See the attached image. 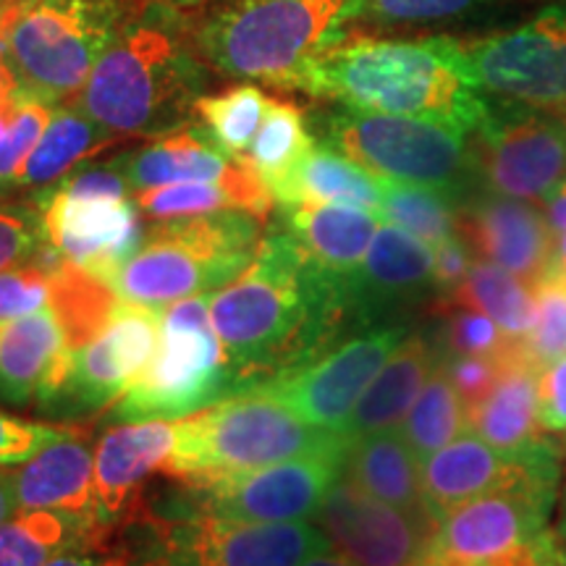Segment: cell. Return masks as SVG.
I'll return each mask as SVG.
<instances>
[{
    "mask_svg": "<svg viewBox=\"0 0 566 566\" xmlns=\"http://www.w3.org/2000/svg\"><path fill=\"white\" fill-rule=\"evenodd\" d=\"M349 313L342 279L317 268L281 223L260 239L252 263L210 294L239 391L307 365Z\"/></svg>",
    "mask_w": 566,
    "mask_h": 566,
    "instance_id": "1",
    "label": "cell"
},
{
    "mask_svg": "<svg viewBox=\"0 0 566 566\" xmlns=\"http://www.w3.org/2000/svg\"><path fill=\"white\" fill-rule=\"evenodd\" d=\"M300 90L344 108L424 118L464 134L491 118L467 48L449 38L349 34L317 55Z\"/></svg>",
    "mask_w": 566,
    "mask_h": 566,
    "instance_id": "2",
    "label": "cell"
},
{
    "mask_svg": "<svg viewBox=\"0 0 566 566\" xmlns=\"http://www.w3.org/2000/svg\"><path fill=\"white\" fill-rule=\"evenodd\" d=\"M184 19L147 3L95 63L76 108L122 139H153L195 124L210 66Z\"/></svg>",
    "mask_w": 566,
    "mask_h": 566,
    "instance_id": "3",
    "label": "cell"
},
{
    "mask_svg": "<svg viewBox=\"0 0 566 566\" xmlns=\"http://www.w3.org/2000/svg\"><path fill=\"white\" fill-rule=\"evenodd\" d=\"M365 0H212L195 13L192 38L221 76L300 90L302 76L349 27Z\"/></svg>",
    "mask_w": 566,
    "mask_h": 566,
    "instance_id": "4",
    "label": "cell"
},
{
    "mask_svg": "<svg viewBox=\"0 0 566 566\" xmlns=\"http://www.w3.org/2000/svg\"><path fill=\"white\" fill-rule=\"evenodd\" d=\"M126 522L129 566H300L331 548L315 522L229 520L197 506L187 488Z\"/></svg>",
    "mask_w": 566,
    "mask_h": 566,
    "instance_id": "5",
    "label": "cell"
},
{
    "mask_svg": "<svg viewBox=\"0 0 566 566\" xmlns=\"http://www.w3.org/2000/svg\"><path fill=\"white\" fill-rule=\"evenodd\" d=\"M166 475L184 485L258 470L283 459L346 451L349 438L310 424L263 388H247L181 417Z\"/></svg>",
    "mask_w": 566,
    "mask_h": 566,
    "instance_id": "6",
    "label": "cell"
},
{
    "mask_svg": "<svg viewBox=\"0 0 566 566\" xmlns=\"http://www.w3.org/2000/svg\"><path fill=\"white\" fill-rule=\"evenodd\" d=\"M145 6L147 0H11L0 6V53L27 92L51 105L69 103Z\"/></svg>",
    "mask_w": 566,
    "mask_h": 566,
    "instance_id": "7",
    "label": "cell"
},
{
    "mask_svg": "<svg viewBox=\"0 0 566 566\" xmlns=\"http://www.w3.org/2000/svg\"><path fill=\"white\" fill-rule=\"evenodd\" d=\"M263 239V218L244 210L168 218L145 231L139 250L111 279L124 302L168 307L212 294L252 263Z\"/></svg>",
    "mask_w": 566,
    "mask_h": 566,
    "instance_id": "8",
    "label": "cell"
},
{
    "mask_svg": "<svg viewBox=\"0 0 566 566\" xmlns=\"http://www.w3.org/2000/svg\"><path fill=\"white\" fill-rule=\"evenodd\" d=\"M233 394H239V378L212 325L210 294H197L163 310L153 359L113 405V417L179 420Z\"/></svg>",
    "mask_w": 566,
    "mask_h": 566,
    "instance_id": "9",
    "label": "cell"
},
{
    "mask_svg": "<svg viewBox=\"0 0 566 566\" xmlns=\"http://www.w3.org/2000/svg\"><path fill=\"white\" fill-rule=\"evenodd\" d=\"M556 488L488 493L438 516L420 566H546L554 562Z\"/></svg>",
    "mask_w": 566,
    "mask_h": 566,
    "instance_id": "10",
    "label": "cell"
},
{
    "mask_svg": "<svg viewBox=\"0 0 566 566\" xmlns=\"http://www.w3.org/2000/svg\"><path fill=\"white\" fill-rule=\"evenodd\" d=\"M323 126L331 147L388 181L451 192L472 168L467 134L446 124L342 108Z\"/></svg>",
    "mask_w": 566,
    "mask_h": 566,
    "instance_id": "11",
    "label": "cell"
},
{
    "mask_svg": "<svg viewBox=\"0 0 566 566\" xmlns=\"http://www.w3.org/2000/svg\"><path fill=\"white\" fill-rule=\"evenodd\" d=\"M464 48L485 95L566 122V6Z\"/></svg>",
    "mask_w": 566,
    "mask_h": 566,
    "instance_id": "12",
    "label": "cell"
},
{
    "mask_svg": "<svg viewBox=\"0 0 566 566\" xmlns=\"http://www.w3.org/2000/svg\"><path fill=\"white\" fill-rule=\"evenodd\" d=\"M346 451L294 457L233 472L202 485H184L205 512L242 522H307L344 475Z\"/></svg>",
    "mask_w": 566,
    "mask_h": 566,
    "instance_id": "13",
    "label": "cell"
},
{
    "mask_svg": "<svg viewBox=\"0 0 566 566\" xmlns=\"http://www.w3.org/2000/svg\"><path fill=\"white\" fill-rule=\"evenodd\" d=\"M405 338V325L370 328L254 388L275 396L310 424L344 433L357 401Z\"/></svg>",
    "mask_w": 566,
    "mask_h": 566,
    "instance_id": "14",
    "label": "cell"
},
{
    "mask_svg": "<svg viewBox=\"0 0 566 566\" xmlns=\"http://www.w3.org/2000/svg\"><path fill=\"white\" fill-rule=\"evenodd\" d=\"M160 321V307L118 302L101 334L74 352L66 386L48 409L80 417L116 405L153 359Z\"/></svg>",
    "mask_w": 566,
    "mask_h": 566,
    "instance_id": "15",
    "label": "cell"
},
{
    "mask_svg": "<svg viewBox=\"0 0 566 566\" xmlns=\"http://www.w3.org/2000/svg\"><path fill=\"white\" fill-rule=\"evenodd\" d=\"M315 525L331 548L357 566H420L436 516L386 504L344 475L317 509Z\"/></svg>",
    "mask_w": 566,
    "mask_h": 566,
    "instance_id": "16",
    "label": "cell"
},
{
    "mask_svg": "<svg viewBox=\"0 0 566 566\" xmlns=\"http://www.w3.org/2000/svg\"><path fill=\"white\" fill-rule=\"evenodd\" d=\"M38 208L48 247L108 286L145 239L129 197H74L53 187L38 197Z\"/></svg>",
    "mask_w": 566,
    "mask_h": 566,
    "instance_id": "17",
    "label": "cell"
},
{
    "mask_svg": "<svg viewBox=\"0 0 566 566\" xmlns=\"http://www.w3.org/2000/svg\"><path fill=\"white\" fill-rule=\"evenodd\" d=\"M480 134V168L493 192L546 202L566 181V122L535 111L488 118Z\"/></svg>",
    "mask_w": 566,
    "mask_h": 566,
    "instance_id": "18",
    "label": "cell"
},
{
    "mask_svg": "<svg viewBox=\"0 0 566 566\" xmlns=\"http://www.w3.org/2000/svg\"><path fill=\"white\" fill-rule=\"evenodd\" d=\"M558 475V454L537 459L506 457L472 430H464L420 462L422 499L436 522L464 501L488 493L556 488Z\"/></svg>",
    "mask_w": 566,
    "mask_h": 566,
    "instance_id": "19",
    "label": "cell"
},
{
    "mask_svg": "<svg viewBox=\"0 0 566 566\" xmlns=\"http://www.w3.org/2000/svg\"><path fill=\"white\" fill-rule=\"evenodd\" d=\"M71 363L74 352L51 307L0 321V405L48 409Z\"/></svg>",
    "mask_w": 566,
    "mask_h": 566,
    "instance_id": "20",
    "label": "cell"
},
{
    "mask_svg": "<svg viewBox=\"0 0 566 566\" xmlns=\"http://www.w3.org/2000/svg\"><path fill=\"white\" fill-rule=\"evenodd\" d=\"M179 424L171 420L126 422L105 430L95 454V499L105 525L116 530L137 512L142 485L166 470Z\"/></svg>",
    "mask_w": 566,
    "mask_h": 566,
    "instance_id": "21",
    "label": "cell"
},
{
    "mask_svg": "<svg viewBox=\"0 0 566 566\" xmlns=\"http://www.w3.org/2000/svg\"><path fill=\"white\" fill-rule=\"evenodd\" d=\"M457 231L470 250L535 286L551 271L556 237L548 216L525 200L495 197L457 218Z\"/></svg>",
    "mask_w": 566,
    "mask_h": 566,
    "instance_id": "22",
    "label": "cell"
},
{
    "mask_svg": "<svg viewBox=\"0 0 566 566\" xmlns=\"http://www.w3.org/2000/svg\"><path fill=\"white\" fill-rule=\"evenodd\" d=\"M537 370L527 344L516 342L501 357V378L483 405L470 409V430L495 451L516 459L558 454L537 422Z\"/></svg>",
    "mask_w": 566,
    "mask_h": 566,
    "instance_id": "23",
    "label": "cell"
},
{
    "mask_svg": "<svg viewBox=\"0 0 566 566\" xmlns=\"http://www.w3.org/2000/svg\"><path fill=\"white\" fill-rule=\"evenodd\" d=\"M433 263L436 254L428 242L401 226L380 223L359 268L338 275L346 304L367 315L388 304L415 300L428 289H436Z\"/></svg>",
    "mask_w": 566,
    "mask_h": 566,
    "instance_id": "24",
    "label": "cell"
},
{
    "mask_svg": "<svg viewBox=\"0 0 566 566\" xmlns=\"http://www.w3.org/2000/svg\"><path fill=\"white\" fill-rule=\"evenodd\" d=\"M11 478L19 509L90 516L105 525L95 499V459L90 454V446L76 436L48 443L38 454L21 462Z\"/></svg>",
    "mask_w": 566,
    "mask_h": 566,
    "instance_id": "25",
    "label": "cell"
},
{
    "mask_svg": "<svg viewBox=\"0 0 566 566\" xmlns=\"http://www.w3.org/2000/svg\"><path fill=\"white\" fill-rule=\"evenodd\" d=\"M281 226L317 268L331 275H346L365 260L380 229V216L354 205L302 202L283 208Z\"/></svg>",
    "mask_w": 566,
    "mask_h": 566,
    "instance_id": "26",
    "label": "cell"
},
{
    "mask_svg": "<svg viewBox=\"0 0 566 566\" xmlns=\"http://www.w3.org/2000/svg\"><path fill=\"white\" fill-rule=\"evenodd\" d=\"M116 166L132 192H142L184 181H221L233 171L237 160L229 158L200 124H189L153 137L139 150L116 158Z\"/></svg>",
    "mask_w": 566,
    "mask_h": 566,
    "instance_id": "27",
    "label": "cell"
},
{
    "mask_svg": "<svg viewBox=\"0 0 566 566\" xmlns=\"http://www.w3.org/2000/svg\"><path fill=\"white\" fill-rule=\"evenodd\" d=\"M438 363L441 354L433 344L422 336H407L357 401L344 424V436L352 441L399 428Z\"/></svg>",
    "mask_w": 566,
    "mask_h": 566,
    "instance_id": "28",
    "label": "cell"
},
{
    "mask_svg": "<svg viewBox=\"0 0 566 566\" xmlns=\"http://www.w3.org/2000/svg\"><path fill=\"white\" fill-rule=\"evenodd\" d=\"M134 202L139 212L155 221L208 216L221 210H244L265 221L275 200L265 181L244 160H237L233 171L221 181H184L142 189L134 192Z\"/></svg>",
    "mask_w": 566,
    "mask_h": 566,
    "instance_id": "29",
    "label": "cell"
},
{
    "mask_svg": "<svg viewBox=\"0 0 566 566\" xmlns=\"http://www.w3.org/2000/svg\"><path fill=\"white\" fill-rule=\"evenodd\" d=\"M344 478L386 504L407 512H428L422 499L420 459L409 449L399 428L352 438L344 457Z\"/></svg>",
    "mask_w": 566,
    "mask_h": 566,
    "instance_id": "30",
    "label": "cell"
},
{
    "mask_svg": "<svg viewBox=\"0 0 566 566\" xmlns=\"http://www.w3.org/2000/svg\"><path fill=\"white\" fill-rule=\"evenodd\" d=\"M273 200L281 208L302 202H336L378 212L384 200V179L349 155L338 153L336 147L313 145L292 176L273 189Z\"/></svg>",
    "mask_w": 566,
    "mask_h": 566,
    "instance_id": "31",
    "label": "cell"
},
{
    "mask_svg": "<svg viewBox=\"0 0 566 566\" xmlns=\"http://www.w3.org/2000/svg\"><path fill=\"white\" fill-rule=\"evenodd\" d=\"M113 530L101 520L48 509H19L0 522V566H45L74 548L103 546Z\"/></svg>",
    "mask_w": 566,
    "mask_h": 566,
    "instance_id": "32",
    "label": "cell"
},
{
    "mask_svg": "<svg viewBox=\"0 0 566 566\" xmlns=\"http://www.w3.org/2000/svg\"><path fill=\"white\" fill-rule=\"evenodd\" d=\"M122 137L105 129L97 122H92L87 113H82L76 105H61L53 111L51 124L42 134L38 147L30 153L17 187H48V184L61 181L87 158H95L97 153L118 145Z\"/></svg>",
    "mask_w": 566,
    "mask_h": 566,
    "instance_id": "33",
    "label": "cell"
},
{
    "mask_svg": "<svg viewBox=\"0 0 566 566\" xmlns=\"http://www.w3.org/2000/svg\"><path fill=\"white\" fill-rule=\"evenodd\" d=\"M451 304L472 307L499 323L509 338L527 342L535 323L533 286L491 260H472L470 273L449 294Z\"/></svg>",
    "mask_w": 566,
    "mask_h": 566,
    "instance_id": "34",
    "label": "cell"
},
{
    "mask_svg": "<svg viewBox=\"0 0 566 566\" xmlns=\"http://www.w3.org/2000/svg\"><path fill=\"white\" fill-rule=\"evenodd\" d=\"M118 302V294L103 279L55 254L51 310L71 352H80L101 334Z\"/></svg>",
    "mask_w": 566,
    "mask_h": 566,
    "instance_id": "35",
    "label": "cell"
},
{
    "mask_svg": "<svg viewBox=\"0 0 566 566\" xmlns=\"http://www.w3.org/2000/svg\"><path fill=\"white\" fill-rule=\"evenodd\" d=\"M313 145L315 142L310 137L300 105L271 97L258 137L242 160L265 181L273 195V189L292 176L304 155L313 150Z\"/></svg>",
    "mask_w": 566,
    "mask_h": 566,
    "instance_id": "36",
    "label": "cell"
},
{
    "mask_svg": "<svg viewBox=\"0 0 566 566\" xmlns=\"http://www.w3.org/2000/svg\"><path fill=\"white\" fill-rule=\"evenodd\" d=\"M464 430H470V412H467V405L451 384V378L446 375L443 365L438 363L412 409L401 420L399 433L405 436L409 449L422 462L424 457L443 449Z\"/></svg>",
    "mask_w": 566,
    "mask_h": 566,
    "instance_id": "37",
    "label": "cell"
},
{
    "mask_svg": "<svg viewBox=\"0 0 566 566\" xmlns=\"http://www.w3.org/2000/svg\"><path fill=\"white\" fill-rule=\"evenodd\" d=\"M268 103L271 97L258 84L242 82L216 95H202L192 116L229 158L242 160L258 137Z\"/></svg>",
    "mask_w": 566,
    "mask_h": 566,
    "instance_id": "38",
    "label": "cell"
},
{
    "mask_svg": "<svg viewBox=\"0 0 566 566\" xmlns=\"http://www.w3.org/2000/svg\"><path fill=\"white\" fill-rule=\"evenodd\" d=\"M378 216L386 223L401 226L405 231L415 233L430 247L457 237V212L441 189L384 179V200H380Z\"/></svg>",
    "mask_w": 566,
    "mask_h": 566,
    "instance_id": "39",
    "label": "cell"
},
{
    "mask_svg": "<svg viewBox=\"0 0 566 566\" xmlns=\"http://www.w3.org/2000/svg\"><path fill=\"white\" fill-rule=\"evenodd\" d=\"M535 323L527 336V352L537 367L566 357V273L556 263L533 286Z\"/></svg>",
    "mask_w": 566,
    "mask_h": 566,
    "instance_id": "40",
    "label": "cell"
},
{
    "mask_svg": "<svg viewBox=\"0 0 566 566\" xmlns=\"http://www.w3.org/2000/svg\"><path fill=\"white\" fill-rule=\"evenodd\" d=\"M55 105L40 101L38 95L24 90L17 113L0 134V187L17 184L21 166H24L30 153L38 147L42 134H45L48 124H51Z\"/></svg>",
    "mask_w": 566,
    "mask_h": 566,
    "instance_id": "41",
    "label": "cell"
},
{
    "mask_svg": "<svg viewBox=\"0 0 566 566\" xmlns=\"http://www.w3.org/2000/svg\"><path fill=\"white\" fill-rule=\"evenodd\" d=\"M53 260L55 252L45 247L40 258L0 273V321L51 307Z\"/></svg>",
    "mask_w": 566,
    "mask_h": 566,
    "instance_id": "42",
    "label": "cell"
},
{
    "mask_svg": "<svg viewBox=\"0 0 566 566\" xmlns=\"http://www.w3.org/2000/svg\"><path fill=\"white\" fill-rule=\"evenodd\" d=\"M493 0H365L363 19L375 27H422L462 19Z\"/></svg>",
    "mask_w": 566,
    "mask_h": 566,
    "instance_id": "43",
    "label": "cell"
},
{
    "mask_svg": "<svg viewBox=\"0 0 566 566\" xmlns=\"http://www.w3.org/2000/svg\"><path fill=\"white\" fill-rule=\"evenodd\" d=\"M516 344L509 338L499 323L472 307H454L446 313V352L472 354V357L501 359Z\"/></svg>",
    "mask_w": 566,
    "mask_h": 566,
    "instance_id": "44",
    "label": "cell"
},
{
    "mask_svg": "<svg viewBox=\"0 0 566 566\" xmlns=\"http://www.w3.org/2000/svg\"><path fill=\"white\" fill-rule=\"evenodd\" d=\"M45 247L40 210L0 205V273L40 258Z\"/></svg>",
    "mask_w": 566,
    "mask_h": 566,
    "instance_id": "45",
    "label": "cell"
},
{
    "mask_svg": "<svg viewBox=\"0 0 566 566\" xmlns=\"http://www.w3.org/2000/svg\"><path fill=\"white\" fill-rule=\"evenodd\" d=\"M441 365L451 384L462 396L467 412L472 407L483 405L501 378V359L493 357H472V354H441Z\"/></svg>",
    "mask_w": 566,
    "mask_h": 566,
    "instance_id": "46",
    "label": "cell"
},
{
    "mask_svg": "<svg viewBox=\"0 0 566 566\" xmlns=\"http://www.w3.org/2000/svg\"><path fill=\"white\" fill-rule=\"evenodd\" d=\"M69 436H76V430L51 428V424L19 420V417L0 412V464L11 467L27 462L48 443Z\"/></svg>",
    "mask_w": 566,
    "mask_h": 566,
    "instance_id": "47",
    "label": "cell"
},
{
    "mask_svg": "<svg viewBox=\"0 0 566 566\" xmlns=\"http://www.w3.org/2000/svg\"><path fill=\"white\" fill-rule=\"evenodd\" d=\"M537 422L546 433H566V357L537 370Z\"/></svg>",
    "mask_w": 566,
    "mask_h": 566,
    "instance_id": "48",
    "label": "cell"
},
{
    "mask_svg": "<svg viewBox=\"0 0 566 566\" xmlns=\"http://www.w3.org/2000/svg\"><path fill=\"white\" fill-rule=\"evenodd\" d=\"M436 263H433V281L438 292L449 296L454 289L467 279L472 265L470 244L462 237H451L449 242L433 247Z\"/></svg>",
    "mask_w": 566,
    "mask_h": 566,
    "instance_id": "49",
    "label": "cell"
},
{
    "mask_svg": "<svg viewBox=\"0 0 566 566\" xmlns=\"http://www.w3.org/2000/svg\"><path fill=\"white\" fill-rule=\"evenodd\" d=\"M45 566H129V558H126L124 548L90 546L66 551V554L55 556Z\"/></svg>",
    "mask_w": 566,
    "mask_h": 566,
    "instance_id": "50",
    "label": "cell"
},
{
    "mask_svg": "<svg viewBox=\"0 0 566 566\" xmlns=\"http://www.w3.org/2000/svg\"><path fill=\"white\" fill-rule=\"evenodd\" d=\"M17 512H19V501H17V491H13V478L11 472L0 470V522H6Z\"/></svg>",
    "mask_w": 566,
    "mask_h": 566,
    "instance_id": "51",
    "label": "cell"
},
{
    "mask_svg": "<svg viewBox=\"0 0 566 566\" xmlns=\"http://www.w3.org/2000/svg\"><path fill=\"white\" fill-rule=\"evenodd\" d=\"M548 205V223L554 231H566V181L546 200Z\"/></svg>",
    "mask_w": 566,
    "mask_h": 566,
    "instance_id": "52",
    "label": "cell"
},
{
    "mask_svg": "<svg viewBox=\"0 0 566 566\" xmlns=\"http://www.w3.org/2000/svg\"><path fill=\"white\" fill-rule=\"evenodd\" d=\"M551 541H554V562H556V566H566V491H564L562 514H558L556 527H551Z\"/></svg>",
    "mask_w": 566,
    "mask_h": 566,
    "instance_id": "53",
    "label": "cell"
},
{
    "mask_svg": "<svg viewBox=\"0 0 566 566\" xmlns=\"http://www.w3.org/2000/svg\"><path fill=\"white\" fill-rule=\"evenodd\" d=\"M147 3L171 9L176 13H181V17H195V13H200L205 6L212 3V0H147Z\"/></svg>",
    "mask_w": 566,
    "mask_h": 566,
    "instance_id": "54",
    "label": "cell"
},
{
    "mask_svg": "<svg viewBox=\"0 0 566 566\" xmlns=\"http://www.w3.org/2000/svg\"><path fill=\"white\" fill-rule=\"evenodd\" d=\"M300 566H357V564L349 562V558L338 554V551L328 548V551H321V554L310 556L307 562H302Z\"/></svg>",
    "mask_w": 566,
    "mask_h": 566,
    "instance_id": "55",
    "label": "cell"
},
{
    "mask_svg": "<svg viewBox=\"0 0 566 566\" xmlns=\"http://www.w3.org/2000/svg\"><path fill=\"white\" fill-rule=\"evenodd\" d=\"M17 74H13V69L9 66V61H6V55L0 53V92H6L11 87V84H17Z\"/></svg>",
    "mask_w": 566,
    "mask_h": 566,
    "instance_id": "56",
    "label": "cell"
},
{
    "mask_svg": "<svg viewBox=\"0 0 566 566\" xmlns=\"http://www.w3.org/2000/svg\"><path fill=\"white\" fill-rule=\"evenodd\" d=\"M554 263L566 273V231L556 233V258H554Z\"/></svg>",
    "mask_w": 566,
    "mask_h": 566,
    "instance_id": "57",
    "label": "cell"
},
{
    "mask_svg": "<svg viewBox=\"0 0 566 566\" xmlns=\"http://www.w3.org/2000/svg\"><path fill=\"white\" fill-rule=\"evenodd\" d=\"M6 3H11V0H0V6H6Z\"/></svg>",
    "mask_w": 566,
    "mask_h": 566,
    "instance_id": "58",
    "label": "cell"
},
{
    "mask_svg": "<svg viewBox=\"0 0 566 566\" xmlns=\"http://www.w3.org/2000/svg\"><path fill=\"white\" fill-rule=\"evenodd\" d=\"M546 566H556V562H551V564H546Z\"/></svg>",
    "mask_w": 566,
    "mask_h": 566,
    "instance_id": "59",
    "label": "cell"
}]
</instances>
